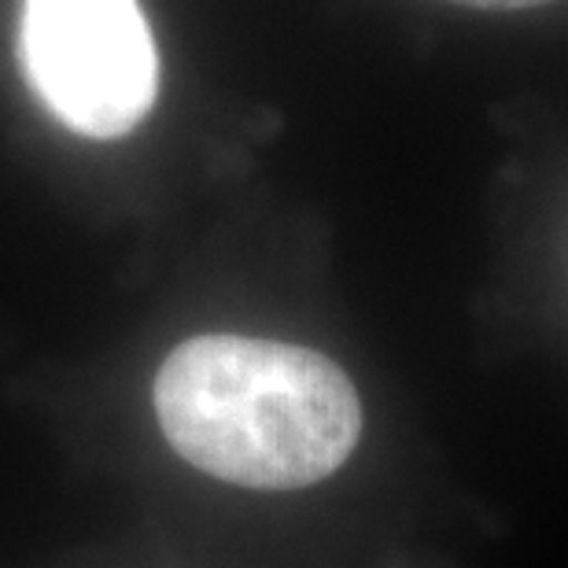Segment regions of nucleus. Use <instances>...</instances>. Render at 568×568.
I'll use <instances>...</instances> for the list:
<instances>
[{"label": "nucleus", "instance_id": "3", "mask_svg": "<svg viewBox=\"0 0 568 568\" xmlns=\"http://www.w3.org/2000/svg\"><path fill=\"white\" fill-rule=\"evenodd\" d=\"M450 4L480 8V11H520V8H539V4H554V0H450Z\"/></svg>", "mask_w": 568, "mask_h": 568}, {"label": "nucleus", "instance_id": "1", "mask_svg": "<svg viewBox=\"0 0 568 568\" xmlns=\"http://www.w3.org/2000/svg\"><path fill=\"white\" fill-rule=\"evenodd\" d=\"M152 406L189 465L255 491L322 484L362 436V399L333 358L236 333L192 336L170 351Z\"/></svg>", "mask_w": 568, "mask_h": 568}, {"label": "nucleus", "instance_id": "2", "mask_svg": "<svg viewBox=\"0 0 568 568\" xmlns=\"http://www.w3.org/2000/svg\"><path fill=\"white\" fill-rule=\"evenodd\" d=\"M19 67L67 130L119 141L159 97V52L138 0H22Z\"/></svg>", "mask_w": 568, "mask_h": 568}]
</instances>
